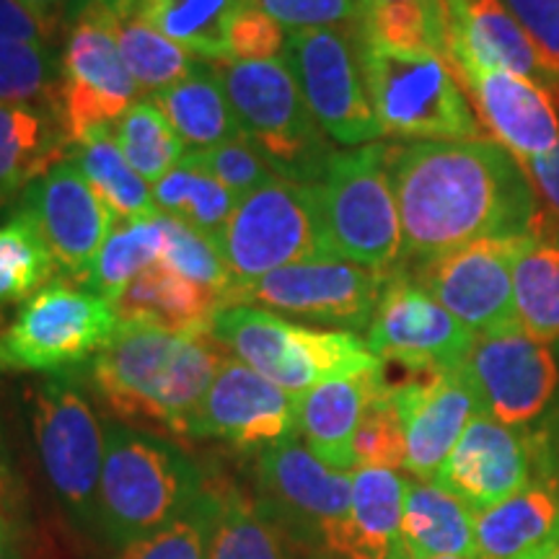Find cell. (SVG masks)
<instances>
[{"label": "cell", "instance_id": "obj_1", "mask_svg": "<svg viewBox=\"0 0 559 559\" xmlns=\"http://www.w3.org/2000/svg\"><path fill=\"white\" fill-rule=\"evenodd\" d=\"M412 264L479 239L526 236L542 205L521 164L495 140H415L386 145Z\"/></svg>", "mask_w": 559, "mask_h": 559}, {"label": "cell", "instance_id": "obj_2", "mask_svg": "<svg viewBox=\"0 0 559 559\" xmlns=\"http://www.w3.org/2000/svg\"><path fill=\"white\" fill-rule=\"evenodd\" d=\"M226 355L210 334L187 337L120 324L88 362V379L117 423L169 440H190V419Z\"/></svg>", "mask_w": 559, "mask_h": 559}, {"label": "cell", "instance_id": "obj_3", "mask_svg": "<svg viewBox=\"0 0 559 559\" xmlns=\"http://www.w3.org/2000/svg\"><path fill=\"white\" fill-rule=\"evenodd\" d=\"M200 466L169 438L104 423L96 526L117 549L158 534L205 492Z\"/></svg>", "mask_w": 559, "mask_h": 559}, {"label": "cell", "instance_id": "obj_4", "mask_svg": "<svg viewBox=\"0 0 559 559\" xmlns=\"http://www.w3.org/2000/svg\"><path fill=\"white\" fill-rule=\"evenodd\" d=\"M368 94L383 135L396 140H485L459 70L440 52H409L360 34Z\"/></svg>", "mask_w": 559, "mask_h": 559}, {"label": "cell", "instance_id": "obj_5", "mask_svg": "<svg viewBox=\"0 0 559 559\" xmlns=\"http://www.w3.org/2000/svg\"><path fill=\"white\" fill-rule=\"evenodd\" d=\"M236 120L280 179L319 185L332 158V143L313 120L288 62L228 60L215 62Z\"/></svg>", "mask_w": 559, "mask_h": 559}, {"label": "cell", "instance_id": "obj_6", "mask_svg": "<svg viewBox=\"0 0 559 559\" xmlns=\"http://www.w3.org/2000/svg\"><path fill=\"white\" fill-rule=\"evenodd\" d=\"M210 337L230 358L247 362L262 379L293 396H304L306 391L330 379L381 366L366 340L355 332L293 324L257 306L223 309L213 321Z\"/></svg>", "mask_w": 559, "mask_h": 559}, {"label": "cell", "instance_id": "obj_7", "mask_svg": "<svg viewBox=\"0 0 559 559\" xmlns=\"http://www.w3.org/2000/svg\"><path fill=\"white\" fill-rule=\"evenodd\" d=\"M215 247L234 283L230 298L280 267L334 257L326 241L317 185L280 177L236 202Z\"/></svg>", "mask_w": 559, "mask_h": 559}, {"label": "cell", "instance_id": "obj_8", "mask_svg": "<svg viewBox=\"0 0 559 559\" xmlns=\"http://www.w3.org/2000/svg\"><path fill=\"white\" fill-rule=\"evenodd\" d=\"M317 190L334 257L379 272H391L402 262L404 239L386 143L334 151Z\"/></svg>", "mask_w": 559, "mask_h": 559}, {"label": "cell", "instance_id": "obj_9", "mask_svg": "<svg viewBox=\"0 0 559 559\" xmlns=\"http://www.w3.org/2000/svg\"><path fill=\"white\" fill-rule=\"evenodd\" d=\"M257 506L300 549L345 559L353 472H337L298 438L257 453Z\"/></svg>", "mask_w": 559, "mask_h": 559}, {"label": "cell", "instance_id": "obj_10", "mask_svg": "<svg viewBox=\"0 0 559 559\" xmlns=\"http://www.w3.org/2000/svg\"><path fill=\"white\" fill-rule=\"evenodd\" d=\"M120 326L115 306L73 280H55L0 330V370L70 373L102 353Z\"/></svg>", "mask_w": 559, "mask_h": 559}, {"label": "cell", "instance_id": "obj_11", "mask_svg": "<svg viewBox=\"0 0 559 559\" xmlns=\"http://www.w3.org/2000/svg\"><path fill=\"white\" fill-rule=\"evenodd\" d=\"M29 412L37 456L52 492L70 519L91 526L104 469V425L73 370L41 381Z\"/></svg>", "mask_w": 559, "mask_h": 559}, {"label": "cell", "instance_id": "obj_12", "mask_svg": "<svg viewBox=\"0 0 559 559\" xmlns=\"http://www.w3.org/2000/svg\"><path fill=\"white\" fill-rule=\"evenodd\" d=\"M120 19L99 0H79L60 60L58 120L68 143L109 128L135 104L140 86L117 47Z\"/></svg>", "mask_w": 559, "mask_h": 559}, {"label": "cell", "instance_id": "obj_13", "mask_svg": "<svg viewBox=\"0 0 559 559\" xmlns=\"http://www.w3.org/2000/svg\"><path fill=\"white\" fill-rule=\"evenodd\" d=\"M283 60L326 138L360 148L383 135L362 70L360 34L340 29L288 32Z\"/></svg>", "mask_w": 559, "mask_h": 559}, {"label": "cell", "instance_id": "obj_14", "mask_svg": "<svg viewBox=\"0 0 559 559\" xmlns=\"http://www.w3.org/2000/svg\"><path fill=\"white\" fill-rule=\"evenodd\" d=\"M526 239L528 234L479 239L402 267L474 337L519 332L513 267Z\"/></svg>", "mask_w": 559, "mask_h": 559}, {"label": "cell", "instance_id": "obj_15", "mask_svg": "<svg viewBox=\"0 0 559 559\" xmlns=\"http://www.w3.org/2000/svg\"><path fill=\"white\" fill-rule=\"evenodd\" d=\"M386 280L389 272L362 267L340 257H319L254 280L234 293L230 306H257L340 326L342 332H360L368 330Z\"/></svg>", "mask_w": 559, "mask_h": 559}, {"label": "cell", "instance_id": "obj_16", "mask_svg": "<svg viewBox=\"0 0 559 559\" xmlns=\"http://www.w3.org/2000/svg\"><path fill=\"white\" fill-rule=\"evenodd\" d=\"M474 334L445 311L409 272L396 264L389 272L373 319L366 330V345L383 366L404 370H449L464 366Z\"/></svg>", "mask_w": 559, "mask_h": 559}, {"label": "cell", "instance_id": "obj_17", "mask_svg": "<svg viewBox=\"0 0 559 559\" xmlns=\"http://www.w3.org/2000/svg\"><path fill=\"white\" fill-rule=\"evenodd\" d=\"M290 438H298V396L226 355L190 419V440L262 453Z\"/></svg>", "mask_w": 559, "mask_h": 559}, {"label": "cell", "instance_id": "obj_18", "mask_svg": "<svg viewBox=\"0 0 559 559\" xmlns=\"http://www.w3.org/2000/svg\"><path fill=\"white\" fill-rule=\"evenodd\" d=\"M19 210L37 226L62 275L86 288L96 257L117 221L79 166L70 158L55 164L21 194Z\"/></svg>", "mask_w": 559, "mask_h": 559}, {"label": "cell", "instance_id": "obj_19", "mask_svg": "<svg viewBox=\"0 0 559 559\" xmlns=\"http://www.w3.org/2000/svg\"><path fill=\"white\" fill-rule=\"evenodd\" d=\"M461 368L481 412L510 428H528L539 419L559 386L555 353L521 330L477 337Z\"/></svg>", "mask_w": 559, "mask_h": 559}, {"label": "cell", "instance_id": "obj_20", "mask_svg": "<svg viewBox=\"0 0 559 559\" xmlns=\"http://www.w3.org/2000/svg\"><path fill=\"white\" fill-rule=\"evenodd\" d=\"M386 368V366H383ZM389 381L391 400L400 409L404 443V472L432 481L443 461L481 412V402L464 368L407 370L402 381Z\"/></svg>", "mask_w": 559, "mask_h": 559}, {"label": "cell", "instance_id": "obj_21", "mask_svg": "<svg viewBox=\"0 0 559 559\" xmlns=\"http://www.w3.org/2000/svg\"><path fill=\"white\" fill-rule=\"evenodd\" d=\"M534 469L531 428H510L479 412L432 481L479 515L521 492L534 479Z\"/></svg>", "mask_w": 559, "mask_h": 559}, {"label": "cell", "instance_id": "obj_22", "mask_svg": "<svg viewBox=\"0 0 559 559\" xmlns=\"http://www.w3.org/2000/svg\"><path fill=\"white\" fill-rule=\"evenodd\" d=\"M474 115L515 160L539 158L559 145V96L506 70L461 73Z\"/></svg>", "mask_w": 559, "mask_h": 559}, {"label": "cell", "instance_id": "obj_23", "mask_svg": "<svg viewBox=\"0 0 559 559\" xmlns=\"http://www.w3.org/2000/svg\"><path fill=\"white\" fill-rule=\"evenodd\" d=\"M477 559H539L559 547V474L544 445H536V469L513 498L474 515Z\"/></svg>", "mask_w": 559, "mask_h": 559}, {"label": "cell", "instance_id": "obj_24", "mask_svg": "<svg viewBox=\"0 0 559 559\" xmlns=\"http://www.w3.org/2000/svg\"><path fill=\"white\" fill-rule=\"evenodd\" d=\"M451 62L459 75L506 70L559 96V70L500 0H469L466 16L451 26Z\"/></svg>", "mask_w": 559, "mask_h": 559}, {"label": "cell", "instance_id": "obj_25", "mask_svg": "<svg viewBox=\"0 0 559 559\" xmlns=\"http://www.w3.org/2000/svg\"><path fill=\"white\" fill-rule=\"evenodd\" d=\"M386 383V368L330 379L298 396V432L313 456L337 472H355V432Z\"/></svg>", "mask_w": 559, "mask_h": 559}, {"label": "cell", "instance_id": "obj_26", "mask_svg": "<svg viewBox=\"0 0 559 559\" xmlns=\"http://www.w3.org/2000/svg\"><path fill=\"white\" fill-rule=\"evenodd\" d=\"M111 306L120 324H140L187 337L210 334L215 317L226 309L218 293L202 288L164 264L140 272Z\"/></svg>", "mask_w": 559, "mask_h": 559}, {"label": "cell", "instance_id": "obj_27", "mask_svg": "<svg viewBox=\"0 0 559 559\" xmlns=\"http://www.w3.org/2000/svg\"><path fill=\"white\" fill-rule=\"evenodd\" d=\"M68 148L66 130L52 109L0 102V207L60 164Z\"/></svg>", "mask_w": 559, "mask_h": 559}, {"label": "cell", "instance_id": "obj_28", "mask_svg": "<svg viewBox=\"0 0 559 559\" xmlns=\"http://www.w3.org/2000/svg\"><path fill=\"white\" fill-rule=\"evenodd\" d=\"M477 559L474 513L436 481L407 479L402 510V559Z\"/></svg>", "mask_w": 559, "mask_h": 559}, {"label": "cell", "instance_id": "obj_29", "mask_svg": "<svg viewBox=\"0 0 559 559\" xmlns=\"http://www.w3.org/2000/svg\"><path fill=\"white\" fill-rule=\"evenodd\" d=\"M513 298L521 332L544 345L559 340V221L544 207L515 260Z\"/></svg>", "mask_w": 559, "mask_h": 559}, {"label": "cell", "instance_id": "obj_30", "mask_svg": "<svg viewBox=\"0 0 559 559\" xmlns=\"http://www.w3.org/2000/svg\"><path fill=\"white\" fill-rule=\"evenodd\" d=\"M407 479L394 469L353 472L345 559H402V510Z\"/></svg>", "mask_w": 559, "mask_h": 559}, {"label": "cell", "instance_id": "obj_31", "mask_svg": "<svg viewBox=\"0 0 559 559\" xmlns=\"http://www.w3.org/2000/svg\"><path fill=\"white\" fill-rule=\"evenodd\" d=\"M151 102L164 111L187 151H205L243 135L215 66L200 62L187 79L156 91Z\"/></svg>", "mask_w": 559, "mask_h": 559}, {"label": "cell", "instance_id": "obj_32", "mask_svg": "<svg viewBox=\"0 0 559 559\" xmlns=\"http://www.w3.org/2000/svg\"><path fill=\"white\" fill-rule=\"evenodd\" d=\"M66 158L79 166L91 190L109 207L117 223L158 215L148 181L124 158L111 128L88 130L81 140L70 143Z\"/></svg>", "mask_w": 559, "mask_h": 559}, {"label": "cell", "instance_id": "obj_33", "mask_svg": "<svg viewBox=\"0 0 559 559\" xmlns=\"http://www.w3.org/2000/svg\"><path fill=\"white\" fill-rule=\"evenodd\" d=\"M260 0H143L135 16L200 60H228L234 19Z\"/></svg>", "mask_w": 559, "mask_h": 559}, {"label": "cell", "instance_id": "obj_34", "mask_svg": "<svg viewBox=\"0 0 559 559\" xmlns=\"http://www.w3.org/2000/svg\"><path fill=\"white\" fill-rule=\"evenodd\" d=\"M213 485L218 492V513L207 559H293L285 539L254 498L234 481L213 479Z\"/></svg>", "mask_w": 559, "mask_h": 559}, {"label": "cell", "instance_id": "obj_35", "mask_svg": "<svg viewBox=\"0 0 559 559\" xmlns=\"http://www.w3.org/2000/svg\"><path fill=\"white\" fill-rule=\"evenodd\" d=\"M164 247L166 228L160 213L153 218L115 223L109 239L104 241L99 257H96L86 290L111 304L140 272L160 264Z\"/></svg>", "mask_w": 559, "mask_h": 559}, {"label": "cell", "instance_id": "obj_36", "mask_svg": "<svg viewBox=\"0 0 559 559\" xmlns=\"http://www.w3.org/2000/svg\"><path fill=\"white\" fill-rule=\"evenodd\" d=\"M153 202H156L160 215L185 223L215 243L221 239L239 198L230 194L210 174L181 160L177 169L156 181Z\"/></svg>", "mask_w": 559, "mask_h": 559}, {"label": "cell", "instance_id": "obj_37", "mask_svg": "<svg viewBox=\"0 0 559 559\" xmlns=\"http://www.w3.org/2000/svg\"><path fill=\"white\" fill-rule=\"evenodd\" d=\"M58 272V262L41 241L37 226L16 210L0 226V311L24 306L55 283Z\"/></svg>", "mask_w": 559, "mask_h": 559}, {"label": "cell", "instance_id": "obj_38", "mask_svg": "<svg viewBox=\"0 0 559 559\" xmlns=\"http://www.w3.org/2000/svg\"><path fill=\"white\" fill-rule=\"evenodd\" d=\"M362 34L396 50L440 52L451 58V19L443 0L368 3Z\"/></svg>", "mask_w": 559, "mask_h": 559}, {"label": "cell", "instance_id": "obj_39", "mask_svg": "<svg viewBox=\"0 0 559 559\" xmlns=\"http://www.w3.org/2000/svg\"><path fill=\"white\" fill-rule=\"evenodd\" d=\"M115 138L132 169L153 185L177 169L187 153L177 130L153 102L132 104L117 120Z\"/></svg>", "mask_w": 559, "mask_h": 559}, {"label": "cell", "instance_id": "obj_40", "mask_svg": "<svg viewBox=\"0 0 559 559\" xmlns=\"http://www.w3.org/2000/svg\"><path fill=\"white\" fill-rule=\"evenodd\" d=\"M117 47H120L124 66H128L138 86L151 91V94L187 79L202 62L194 60L192 52H187L177 41L166 39L164 34L151 29L138 16L120 21V26H117Z\"/></svg>", "mask_w": 559, "mask_h": 559}, {"label": "cell", "instance_id": "obj_41", "mask_svg": "<svg viewBox=\"0 0 559 559\" xmlns=\"http://www.w3.org/2000/svg\"><path fill=\"white\" fill-rule=\"evenodd\" d=\"M60 62L45 41L0 39V102L58 109ZM58 115V111H55Z\"/></svg>", "mask_w": 559, "mask_h": 559}, {"label": "cell", "instance_id": "obj_42", "mask_svg": "<svg viewBox=\"0 0 559 559\" xmlns=\"http://www.w3.org/2000/svg\"><path fill=\"white\" fill-rule=\"evenodd\" d=\"M215 513H218V492L213 481H207L205 492L185 515H179L171 526L160 528L158 534L120 547L115 559H207Z\"/></svg>", "mask_w": 559, "mask_h": 559}, {"label": "cell", "instance_id": "obj_43", "mask_svg": "<svg viewBox=\"0 0 559 559\" xmlns=\"http://www.w3.org/2000/svg\"><path fill=\"white\" fill-rule=\"evenodd\" d=\"M164 228H166V247H164V260H160V264L174 270L177 275L202 285V288L218 293L223 304L228 306L234 283H230V275L218 247H215L207 236L198 234V230L185 226V223L166 218V215H164Z\"/></svg>", "mask_w": 559, "mask_h": 559}, {"label": "cell", "instance_id": "obj_44", "mask_svg": "<svg viewBox=\"0 0 559 559\" xmlns=\"http://www.w3.org/2000/svg\"><path fill=\"white\" fill-rule=\"evenodd\" d=\"M355 469H404L407 443H404V428L400 409L391 400L389 381L368 404L360 428L355 432Z\"/></svg>", "mask_w": 559, "mask_h": 559}, {"label": "cell", "instance_id": "obj_45", "mask_svg": "<svg viewBox=\"0 0 559 559\" xmlns=\"http://www.w3.org/2000/svg\"><path fill=\"white\" fill-rule=\"evenodd\" d=\"M181 160L210 174L239 200L270 185L272 179H277V174L270 169L267 160L249 143L247 135L226 140V143L213 145V148L205 151H187Z\"/></svg>", "mask_w": 559, "mask_h": 559}, {"label": "cell", "instance_id": "obj_46", "mask_svg": "<svg viewBox=\"0 0 559 559\" xmlns=\"http://www.w3.org/2000/svg\"><path fill=\"white\" fill-rule=\"evenodd\" d=\"M262 11L283 29H340L362 34L366 29V0H260Z\"/></svg>", "mask_w": 559, "mask_h": 559}, {"label": "cell", "instance_id": "obj_47", "mask_svg": "<svg viewBox=\"0 0 559 559\" xmlns=\"http://www.w3.org/2000/svg\"><path fill=\"white\" fill-rule=\"evenodd\" d=\"M285 32L262 5H249L228 29V60H275L285 52ZM226 60V62H228Z\"/></svg>", "mask_w": 559, "mask_h": 559}, {"label": "cell", "instance_id": "obj_48", "mask_svg": "<svg viewBox=\"0 0 559 559\" xmlns=\"http://www.w3.org/2000/svg\"><path fill=\"white\" fill-rule=\"evenodd\" d=\"M559 70V0H500Z\"/></svg>", "mask_w": 559, "mask_h": 559}, {"label": "cell", "instance_id": "obj_49", "mask_svg": "<svg viewBox=\"0 0 559 559\" xmlns=\"http://www.w3.org/2000/svg\"><path fill=\"white\" fill-rule=\"evenodd\" d=\"M58 26L39 19L37 13L26 9L19 0H0V39L21 41H45L50 45Z\"/></svg>", "mask_w": 559, "mask_h": 559}, {"label": "cell", "instance_id": "obj_50", "mask_svg": "<svg viewBox=\"0 0 559 559\" xmlns=\"http://www.w3.org/2000/svg\"><path fill=\"white\" fill-rule=\"evenodd\" d=\"M519 164L534 187L539 205L559 221V145L539 158L519 160Z\"/></svg>", "mask_w": 559, "mask_h": 559}, {"label": "cell", "instance_id": "obj_51", "mask_svg": "<svg viewBox=\"0 0 559 559\" xmlns=\"http://www.w3.org/2000/svg\"><path fill=\"white\" fill-rule=\"evenodd\" d=\"M19 489L9 461L0 453V539L16 542L19 531Z\"/></svg>", "mask_w": 559, "mask_h": 559}, {"label": "cell", "instance_id": "obj_52", "mask_svg": "<svg viewBox=\"0 0 559 559\" xmlns=\"http://www.w3.org/2000/svg\"><path fill=\"white\" fill-rule=\"evenodd\" d=\"M19 3H24L26 9L37 13L39 19L50 21V24L58 26V19L68 11V5L73 3V0H19Z\"/></svg>", "mask_w": 559, "mask_h": 559}, {"label": "cell", "instance_id": "obj_53", "mask_svg": "<svg viewBox=\"0 0 559 559\" xmlns=\"http://www.w3.org/2000/svg\"><path fill=\"white\" fill-rule=\"evenodd\" d=\"M99 3H102L107 11L115 13L117 19L124 21V19L135 16V11L140 9V3H143V0H99Z\"/></svg>", "mask_w": 559, "mask_h": 559}, {"label": "cell", "instance_id": "obj_54", "mask_svg": "<svg viewBox=\"0 0 559 559\" xmlns=\"http://www.w3.org/2000/svg\"><path fill=\"white\" fill-rule=\"evenodd\" d=\"M542 436L544 443H547L551 464H555V472L559 474V419H555V425H549V428H544Z\"/></svg>", "mask_w": 559, "mask_h": 559}, {"label": "cell", "instance_id": "obj_55", "mask_svg": "<svg viewBox=\"0 0 559 559\" xmlns=\"http://www.w3.org/2000/svg\"><path fill=\"white\" fill-rule=\"evenodd\" d=\"M443 3H445V11H449L451 26H456L459 21L466 16V5H469V0H443Z\"/></svg>", "mask_w": 559, "mask_h": 559}, {"label": "cell", "instance_id": "obj_56", "mask_svg": "<svg viewBox=\"0 0 559 559\" xmlns=\"http://www.w3.org/2000/svg\"><path fill=\"white\" fill-rule=\"evenodd\" d=\"M0 559H19V551H16V542H9V539H0Z\"/></svg>", "mask_w": 559, "mask_h": 559}, {"label": "cell", "instance_id": "obj_57", "mask_svg": "<svg viewBox=\"0 0 559 559\" xmlns=\"http://www.w3.org/2000/svg\"><path fill=\"white\" fill-rule=\"evenodd\" d=\"M539 559H559V547H555L551 551H547V555L539 557Z\"/></svg>", "mask_w": 559, "mask_h": 559}, {"label": "cell", "instance_id": "obj_58", "mask_svg": "<svg viewBox=\"0 0 559 559\" xmlns=\"http://www.w3.org/2000/svg\"><path fill=\"white\" fill-rule=\"evenodd\" d=\"M366 3H396V0H366ZM423 3H428V0H423Z\"/></svg>", "mask_w": 559, "mask_h": 559}, {"label": "cell", "instance_id": "obj_59", "mask_svg": "<svg viewBox=\"0 0 559 559\" xmlns=\"http://www.w3.org/2000/svg\"><path fill=\"white\" fill-rule=\"evenodd\" d=\"M438 559H464V557H438Z\"/></svg>", "mask_w": 559, "mask_h": 559}]
</instances>
